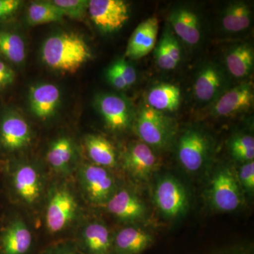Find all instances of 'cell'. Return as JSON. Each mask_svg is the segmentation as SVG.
I'll return each mask as SVG.
<instances>
[{
    "mask_svg": "<svg viewBox=\"0 0 254 254\" xmlns=\"http://www.w3.org/2000/svg\"><path fill=\"white\" fill-rule=\"evenodd\" d=\"M21 4L18 0H0V18L14 14Z\"/></svg>",
    "mask_w": 254,
    "mask_h": 254,
    "instance_id": "36",
    "label": "cell"
},
{
    "mask_svg": "<svg viewBox=\"0 0 254 254\" xmlns=\"http://www.w3.org/2000/svg\"><path fill=\"white\" fill-rule=\"evenodd\" d=\"M87 153L95 165L103 168H113L117 157L113 144L105 137L89 135L85 138Z\"/></svg>",
    "mask_w": 254,
    "mask_h": 254,
    "instance_id": "26",
    "label": "cell"
},
{
    "mask_svg": "<svg viewBox=\"0 0 254 254\" xmlns=\"http://www.w3.org/2000/svg\"><path fill=\"white\" fill-rule=\"evenodd\" d=\"M81 183L88 198L95 204H104L115 193L113 177L103 167L87 165L82 168Z\"/></svg>",
    "mask_w": 254,
    "mask_h": 254,
    "instance_id": "9",
    "label": "cell"
},
{
    "mask_svg": "<svg viewBox=\"0 0 254 254\" xmlns=\"http://www.w3.org/2000/svg\"><path fill=\"white\" fill-rule=\"evenodd\" d=\"M124 167L135 178L146 180L154 172L158 159L151 147L142 141L134 142L128 147L123 157Z\"/></svg>",
    "mask_w": 254,
    "mask_h": 254,
    "instance_id": "12",
    "label": "cell"
},
{
    "mask_svg": "<svg viewBox=\"0 0 254 254\" xmlns=\"http://www.w3.org/2000/svg\"><path fill=\"white\" fill-rule=\"evenodd\" d=\"M95 106L110 129L123 131L129 126L131 107L124 97L110 93L100 95L95 100Z\"/></svg>",
    "mask_w": 254,
    "mask_h": 254,
    "instance_id": "10",
    "label": "cell"
},
{
    "mask_svg": "<svg viewBox=\"0 0 254 254\" xmlns=\"http://www.w3.org/2000/svg\"><path fill=\"white\" fill-rule=\"evenodd\" d=\"M232 156L239 161H252L254 158V138L250 135L242 134L234 136L229 143Z\"/></svg>",
    "mask_w": 254,
    "mask_h": 254,
    "instance_id": "30",
    "label": "cell"
},
{
    "mask_svg": "<svg viewBox=\"0 0 254 254\" xmlns=\"http://www.w3.org/2000/svg\"><path fill=\"white\" fill-rule=\"evenodd\" d=\"M147 105L162 113L175 112L181 103V91L176 85L160 83L150 88L146 97Z\"/></svg>",
    "mask_w": 254,
    "mask_h": 254,
    "instance_id": "23",
    "label": "cell"
},
{
    "mask_svg": "<svg viewBox=\"0 0 254 254\" xmlns=\"http://www.w3.org/2000/svg\"><path fill=\"white\" fill-rule=\"evenodd\" d=\"M106 204L108 211L123 221H136L145 214L143 202L127 190L115 192Z\"/></svg>",
    "mask_w": 254,
    "mask_h": 254,
    "instance_id": "16",
    "label": "cell"
},
{
    "mask_svg": "<svg viewBox=\"0 0 254 254\" xmlns=\"http://www.w3.org/2000/svg\"><path fill=\"white\" fill-rule=\"evenodd\" d=\"M41 57L46 65L56 71L74 73L91 58V51L83 37L73 32L50 36L43 43Z\"/></svg>",
    "mask_w": 254,
    "mask_h": 254,
    "instance_id": "1",
    "label": "cell"
},
{
    "mask_svg": "<svg viewBox=\"0 0 254 254\" xmlns=\"http://www.w3.org/2000/svg\"><path fill=\"white\" fill-rule=\"evenodd\" d=\"M251 7L244 1L230 3L222 14L221 26L228 33H239L248 29L252 24Z\"/></svg>",
    "mask_w": 254,
    "mask_h": 254,
    "instance_id": "25",
    "label": "cell"
},
{
    "mask_svg": "<svg viewBox=\"0 0 254 254\" xmlns=\"http://www.w3.org/2000/svg\"><path fill=\"white\" fill-rule=\"evenodd\" d=\"M61 94L58 86L40 83L32 86L29 92L30 108L37 118L46 120L54 115L59 106Z\"/></svg>",
    "mask_w": 254,
    "mask_h": 254,
    "instance_id": "15",
    "label": "cell"
},
{
    "mask_svg": "<svg viewBox=\"0 0 254 254\" xmlns=\"http://www.w3.org/2000/svg\"><path fill=\"white\" fill-rule=\"evenodd\" d=\"M159 22L156 17H150L140 23L132 33L127 47L126 55L138 60L154 49L158 38Z\"/></svg>",
    "mask_w": 254,
    "mask_h": 254,
    "instance_id": "14",
    "label": "cell"
},
{
    "mask_svg": "<svg viewBox=\"0 0 254 254\" xmlns=\"http://www.w3.org/2000/svg\"><path fill=\"white\" fill-rule=\"evenodd\" d=\"M77 203L69 190L60 188L50 196L46 211V225L51 233H58L74 219Z\"/></svg>",
    "mask_w": 254,
    "mask_h": 254,
    "instance_id": "8",
    "label": "cell"
},
{
    "mask_svg": "<svg viewBox=\"0 0 254 254\" xmlns=\"http://www.w3.org/2000/svg\"><path fill=\"white\" fill-rule=\"evenodd\" d=\"M135 128L142 142L150 147L163 148L173 139L175 124L165 113L145 105L137 114Z\"/></svg>",
    "mask_w": 254,
    "mask_h": 254,
    "instance_id": "2",
    "label": "cell"
},
{
    "mask_svg": "<svg viewBox=\"0 0 254 254\" xmlns=\"http://www.w3.org/2000/svg\"><path fill=\"white\" fill-rule=\"evenodd\" d=\"M225 63L227 71L233 77H247L254 70V49L246 43L235 45L227 50Z\"/></svg>",
    "mask_w": 254,
    "mask_h": 254,
    "instance_id": "21",
    "label": "cell"
},
{
    "mask_svg": "<svg viewBox=\"0 0 254 254\" xmlns=\"http://www.w3.org/2000/svg\"><path fill=\"white\" fill-rule=\"evenodd\" d=\"M153 242L150 233L135 227H125L117 234L113 241L115 254H138L149 247Z\"/></svg>",
    "mask_w": 254,
    "mask_h": 254,
    "instance_id": "19",
    "label": "cell"
},
{
    "mask_svg": "<svg viewBox=\"0 0 254 254\" xmlns=\"http://www.w3.org/2000/svg\"><path fill=\"white\" fill-rule=\"evenodd\" d=\"M0 137L5 148L11 150L20 149L31 141V128L20 115L9 114L1 122Z\"/></svg>",
    "mask_w": 254,
    "mask_h": 254,
    "instance_id": "17",
    "label": "cell"
},
{
    "mask_svg": "<svg viewBox=\"0 0 254 254\" xmlns=\"http://www.w3.org/2000/svg\"><path fill=\"white\" fill-rule=\"evenodd\" d=\"M73 155V143L67 137L55 140L50 145L47 155L48 163L57 172L66 171Z\"/></svg>",
    "mask_w": 254,
    "mask_h": 254,
    "instance_id": "28",
    "label": "cell"
},
{
    "mask_svg": "<svg viewBox=\"0 0 254 254\" xmlns=\"http://www.w3.org/2000/svg\"><path fill=\"white\" fill-rule=\"evenodd\" d=\"M169 22L174 34L187 46L199 43L202 37L201 26L198 15L187 7L175 8L169 16Z\"/></svg>",
    "mask_w": 254,
    "mask_h": 254,
    "instance_id": "13",
    "label": "cell"
},
{
    "mask_svg": "<svg viewBox=\"0 0 254 254\" xmlns=\"http://www.w3.org/2000/svg\"><path fill=\"white\" fill-rule=\"evenodd\" d=\"M107 78L108 81H109L110 84L118 90H125L128 88V86L124 81L122 76H120V73L117 71V70L113 67V65L108 68L106 72Z\"/></svg>",
    "mask_w": 254,
    "mask_h": 254,
    "instance_id": "35",
    "label": "cell"
},
{
    "mask_svg": "<svg viewBox=\"0 0 254 254\" xmlns=\"http://www.w3.org/2000/svg\"><path fill=\"white\" fill-rule=\"evenodd\" d=\"M14 71L0 60V88L9 86L14 81Z\"/></svg>",
    "mask_w": 254,
    "mask_h": 254,
    "instance_id": "34",
    "label": "cell"
},
{
    "mask_svg": "<svg viewBox=\"0 0 254 254\" xmlns=\"http://www.w3.org/2000/svg\"><path fill=\"white\" fill-rule=\"evenodd\" d=\"M113 66L125 81L128 88L133 86L136 83L137 73L136 69L131 64L124 59L117 60L113 64Z\"/></svg>",
    "mask_w": 254,
    "mask_h": 254,
    "instance_id": "32",
    "label": "cell"
},
{
    "mask_svg": "<svg viewBox=\"0 0 254 254\" xmlns=\"http://www.w3.org/2000/svg\"><path fill=\"white\" fill-rule=\"evenodd\" d=\"M226 73L219 65L208 63L195 77L193 91L195 98L202 103H214L228 90Z\"/></svg>",
    "mask_w": 254,
    "mask_h": 254,
    "instance_id": "6",
    "label": "cell"
},
{
    "mask_svg": "<svg viewBox=\"0 0 254 254\" xmlns=\"http://www.w3.org/2000/svg\"><path fill=\"white\" fill-rule=\"evenodd\" d=\"M239 179L242 186L246 190L254 191V162H247L242 165L239 172Z\"/></svg>",
    "mask_w": 254,
    "mask_h": 254,
    "instance_id": "33",
    "label": "cell"
},
{
    "mask_svg": "<svg viewBox=\"0 0 254 254\" xmlns=\"http://www.w3.org/2000/svg\"><path fill=\"white\" fill-rule=\"evenodd\" d=\"M82 243L88 254H110L113 240L108 227L100 222H92L82 232Z\"/></svg>",
    "mask_w": 254,
    "mask_h": 254,
    "instance_id": "24",
    "label": "cell"
},
{
    "mask_svg": "<svg viewBox=\"0 0 254 254\" xmlns=\"http://www.w3.org/2000/svg\"><path fill=\"white\" fill-rule=\"evenodd\" d=\"M31 232L24 222L16 220L3 232L0 239L1 254H27L31 250Z\"/></svg>",
    "mask_w": 254,
    "mask_h": 254,
    "instance_id": "18",
    "label": "cell"
},
{
    "mask_svg": "<svg viewBox=\"0 0 254 254\" xmlns=\"http://www.w3.org/2000/svg\"><path fill=\"white\" fill-rule=\"evenodd\" d=\"M0 54L10 62L20 64L26 58V46L19 35L0 31Z\"/></svg>",
    "mask_w": 254,
    "mask_h": 254,
    "instance_id": "29",
    "label": "cell"
},
{
    "mask_svg": "<svg viewBox=\"0 0 254 254\" xmlns=\"http://www.w3.org/2000/svg\"><path fill=\"white\" fill-rule=\"evenodd\" d=\"M65 16L63 10L51 1H32L27 10V20L33 26L58 22Z\"/></svg>",
    "mask_w": 254,
    "mask_h": 254,
    "instance_id": "27",
    "label": "cell"
},
{
    "mask_svg": "<svg viewBox=\"0 0 254 254\" xmlns=\"http://www.w3.org/2000/svg\"><path fill=\"white\" fill-rule=\"evenodd\" d=\"M63 10L64 14L75 19H81L88 8L86 0H55L51 1Z\"/></svg>",
    "mask_w": 254,
    "mask_h": 254,
    "instance_id": "31",
    "label": "cell"
},
{
    "mask_svg": "<svg viewBox=\"0 0 254 254\" xmlns=\"http://www.w3.org/2000/svg\"><path fill=\"white\" fill-rule=\"evenodd\" d=\"M14 190L18 196L28 204L36 203L41 193V183L36 169L23 165L16 169L13 178Z\"/></svg>",
    "mask_w": 254,
    "mask_h": 254,
    "instance_id": "20",
    "label": "cell"
},
{
    "mask_svg": "<svg viewBox=\"0 0 254 254\" xmlns=\"http://www.w3.org/2000/svg\"><path fill=\"white\" fill-rule=\"evenodd\" d=\"M182 58V50L177 37L171 28L164 30L161 39L155 48V58L159 68L165 71L175 69Z\"/></svg>",
    "mask_w": 254,
    "mask_h": 254,
    "instance_id": "22",
    "label": "cell"
},
{
    "mask_svg": "<svg viewBox=\"0 0 254 254\" xmlns=\"http://www.w3.org/2000/svg\"><path fill=\"white\" fill-rule=\"evenodd\" d=\"M211 150L208 136L197 128L187 130L179 140L177 158L187 171L194 173L203 166Z\"/></svg>",
    "mask_w": 254,
    "mask_h": 254,
    "instance_id": "3",
    "label": "cell"
},
{
    "mask_svg": "<svg viewBox=\"0 0 254 254\" xmlns=\"http://www.w3.org/2000/svg\"><path fill=\"white\" fill-rule=\"evenodd\" d=\"M155 201L167 218H175L186 211L188 196L183 185L173 177L160 179L155 190Z\"/></svg>",
    "mask_w": 254,
    "mask_h": 254,
    "instance_id": "5",
    "label": "cell"
},
{
    "mask_svg": "<svg viewBox=\"0 0 254 254\" xmlns=\"http://www.w3.org/2000/svg\"><path fill=\"white\" fill-rule=\"evenodd\" d=\"M44 254H79L76 250L68 247H59L47 251Z\"/></svg>",
    "mask_w": 254,
    "mask_h": 254,
    "instance_id": "37",
    "label": "cell"
},
{
    "mask_svg": "<svg viewBox=\"0 0 254 254\" xmlns=\"http://www.w3.org/2000/svg\"><path fill=\"white\" fill-rule=\"evenodd\" d=\"M210 193L214 208L220 211H234L242 203L238 182L229 169H222L215 174Z\"/></svg>",
    "mask_w": 254,
    "mask_h": 254,
    "instance_id": "7",
    "label": "cell"
},
{
    "mask_svg": "<svg viewBox=\"0 0 254 254\" xmlns=\"http://www.w3.org/2000/svg\"><path fill=\"white\" fill-rule=\"evenodd\" d=\"M253 87L243 83L225 91L214 102L212 113L217 117H230L247 111L253 105Z\"/></svg>",
    "mask_w": 254,
    "mask_h": 254,
    "instance_id": "11",
    "label": "cell"
},
{
    "mask_svg": "<svg viewBox=\"0 0 254 254\" xmlns=\"http://www.w3.org/2000/svg\"><path fill=\"white\" fill-rule=\"evenodd\" d=\"M88 13L100 31L113 33L123 27L129 18V8L123 0H91Z\"/></svg>",
    "mask_w": 254,
    "mask_h": 254,
    "instance_id": "4",
    "label": "cell"
}]
</instances>
